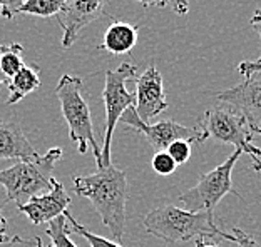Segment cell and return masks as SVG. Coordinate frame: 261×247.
<instances>
[{
	"label": "cell",
	"mask_w": 261,
	"mask_h": 247,
	"mask_svg": "<svg viewBox=\"0 0 261 247\" xmlns=\"http://www.w3.org/2000/svg\"><path fill=\"white\" fill-rule=\"evenodd\" d=\"M74 191L81 197L91 201L102 219V224L111 231L112 237L121 242L126 227L127 179L122 170L114 166L100 167L91 175H75L72 179Z\"/></svg>",
	"instance_id": "1"
},
{
	"label": "cell",
	"mask_w": 261,
	"mask_h": 247,
	"mask_svg": "<svg viewBox=\"0 0 261 247\" xmlns=\"http://www.w3.org/2000/svg\"><path fill=\"white\" fill-rule=\"evenodd\" d=\"M146 231L164 242H188L194 237H221L233 240V236L218 229L215 217L206 212H189L176 205H163L149 210L144 217Z\"/></svg>",
	"instance_id": "2"
},
{
	"label": "cell",
	"mask_w": 261,
	"mask_h": 247,
	"mask_svg": "<svg viewBox=\"0 0 261 247\" xmlns=\"http://www.w3.org/2000/svg\"><path fill=\"white\" fill-rule=\"evenodd\" d=\"M61 157L62 149L54 147L35 161H19L12 167L0 170V186L7 191V201L15 202L19 207L29 199L49 192L54 186L52 170Z\"/></svg>",
	"instance_id": "3"
},
{
	"label": "cell",
	"mask_w": 261,
	"mask_h": 247,
	"mask_svg": "<svg viewBox=\"0 0 261 247\" xmlns=\"http://www.w3.org/2000/svg\"><path fill=\"white\" fill-rule=\"evenodd\" d=\"M56 96L61 102L62 115L69 126L70 140L75 142L77 150L81 154H86L87 147H92L94 157H96L97 169L102 164V156H100V147L94 137L91 109L82 96V79L75 75L65 74L59 80L56 87Z\"/></svg>",
	"instance_id": "4"
},
{
	"label": "cell",
	"mask_w": 261,
	"mask_h": 247,
	"mask_svg": "<svg viewBox=\"0 0 261 247\" xmlns=\"http://www.w3.org/2000/svg\"><path fill=\"white\" fill-rule=\"evenodd\" d=\"M198 129L204 140L211 137L218 144L234 145V149L246 152L253 159L261 157V149L253 144V137L256 134L250 122L238 109L226 102L218 101L213 107L207 109L198 123Z\"/></svg>",
	"instance_id": "5"
},
{
	"label": "cell",
	"mask_w": 261,
	"mask_h": 247,
	"mask_svg": "<svg viewBox=\"0 0 261 247\" xmlns=\"http://www.w3.org/2000/svg\"><path fill=\"white\" fill-rule=\"evenodd\" d=\"M138 74V67L129 62L121 64L114 70L106 72V84L102 90L104 107H106V131H104V145L100 149L102 164L100 167L111 166V142L112 134L119 122L121 115L126 112V109L136 105V96L127 90V80L134 79ZM99 167V169H100Z\"/></svg>",
	"instance_id": "6"
},
{
	"label": "cell",
	"mask_w": 261,
	"mask_h": 247,
	"mask_svg": "<svg viewBox=\"0 0 261 247\" xmlns=\"http://www.w3.org/2000/svg\"><path fill=\"white\" fill-rule=\"evenodd\" d=\"M243 152L240 149H234L223 164H219L216 169L210 170L207 174H203L199 177V182L189 191L182 192L179 196V201L186 205V210L189 212H206L207 215L215 217V207L219 201L228 196L234 194L240 197V194L233 189V174L234 164L238 162Z\"/></svg>",
	"instance_id": "7"
},
{
	"label": "cell",
	"mask_w": 261,
	"mask_h": 247,
	"mask_svg": "<svg viewBox=\"0 0 261 247\" xmlns=\"http://www.w3.org/2000/svg\"><path fill=\"white\" fill-rule=\"evenodd\" d=\"M119 122L126 123L127 127L136 129L139 134L146 137L147 142L156 152H166L168 147L176 142V140H186L189 144H203L204 137L198 127L189 129L186 126H181L174 120H163L158 123H144L138 114H136L134 107L126 109V112L121 115Z\"/></svg>",
	"instance_id": "8"
},
{
	"label": "cell",
	"mask_w": 261,
	"mask_h": 247,
	"mask_svg": "<svg viewBox=\"0 0 261 247\" xmlns=\"http://www.w3.org/2000/svg\"><path fill=\"white\" fill-rule=\"evenodd\" d=\"M106 5L108 0H67L61 14L57 15V22L64 32V49H69L75 42L82 28L106 14Z\"/></svg>",
	"instance_id": "9"
},
{
	"label": "cell",
	"mask_w": 261,
	"mask_h": 247,
	"mask_svg": "<svg viewBox=\"0 0 261 247\" xmlns=\"http://www.w3.org/2000/svg\"><path fill=\"white\" fill-rule=\"evenodd\" d=\"M136 114L139 119L147 123L154 117L168 109V101H166L164 82L161 72L149 66L136 79Z\"/></svg>",
	"instance_id": "10"
},
{
	"label": "cell",
	"mask_w": 261,
	"mask_h": 247,
	"mask_svg": "<svg viewBox=\"0 0 261 247\" xmlns=\"http://www.w3.org/2000/svg\"><path fill=\"white\" fill-rule=\"evenodd\" d=\"M216 99L238 109L250 122L254 134L261 135V72L228 90L216 94Z\"/></svg>",
	"instance_id": "11"
},
{
	"label": "cell",
	"mask_w": 261,
	"mask_h": 247,
	"mask_svg": "<svg viewBox=\"0 0 261 247\" xmlns=\"http://www.w3.org/2000/svg\"><path fill=\"white\" fill-rule=\"evenodd\" d=\"M70 205V197L65 192L64 186L54 179V186L52 189L40 196H35L32 199H29L25 204L19 205V212L25 214L34 226L40 224H49L54 219H57L59 215H62L67 207Z\"/></svg>",
	"instance_id": "12"
},
{
	"label": "cell",
	"mask_w": 261,
	"mask_h": 247,
	"mask_svg": "<svg viewBox=\"0 0 261 247\" xmlns=\"http://www.w3.org/2000/svg\"><path fill=\"white\" fill-rule=\"evenodd\" d=\"M39 157L19 123L0 122V161H35Z\"/></svg>",
	"instance_id": "13"
},
{
	"label": "cell",
	"mask_w": 261,
	"mask_h": 247,
	"mask_svg": "<svg viewBox=\"0 0 261 247\" xmlns=\"http://www.w3.org/2000/svg\"><path fill=\"white\" fill-rule=\"evenodd\" d=\"M138 32L139 25H130L127 22L114 20L106 30L99 49L109 52L112 55L129 54L138 42Z\"/></svg>",
	"instance_id": "14"
},
{
	"label": "cell",
	"mask_w": 261,
	"mask_h": 247,
	"mask_svg": "<svg viewBox=\"0 0 261 247\" xmlns=\"http://www.w3.org/2000/svg\"><path fill=\"white\" fill-rule=\"evenodd\" d=\"M40 85V75H39V69L35 66H29L25 64L19 72H17L14 77L9 79L7 87H9V99L7 104H17L20 102L22 99H25V96L32 94L35 89H39Z\"/></svg>",
	"instance_id": "15"
},
{
	"label": "cell",
	"mask_w": 261,
	"mask_h": 247,
	"mask_svg": "<svg viewBox=\"0 0 261 247\" xmlns=\"http://www.w3.org/2000/svg\"><path fill=\"white\" fill-rule=\"evenodd\" d=\"M23 66V47L20 44L0 45V69L5 77L12 79Z\"/></svg>",
	"instance_id": "16"
},
{
	"label": "cell",
	"mask_w": 261,
	"mask_h": 247,
	"mask_svg": "<svg viewBox=\"0 0 261 247\" xmlns=\"http://www.w3.org/2000/svg\"><path fill=\"white\" fill-rule=\"evenodd\" d=\"M67 0H23L19 14H29L37 17H57ZM17 14V15H19Z\"/></svg>",
	"instance_id": "17"
},
{
	"label": "cell",
	"mask_w": 261,
	"mask_h": 247,
	"mask_svg": "<svg viewBox=\"0 0 261 247\" xmlns=\"http://www.w3.org/2000/svg\"><path fill=\"white\" fill-rule=\"evenodd\" d=\"M45 234L52 240V247H77L70 240V229L67 227V219L65 215H59L57 219L49 222L45 229Z\"/></svg>",
	"instance_id": "18"
},
{
	"label": "cell",
	"mask_w": 261,
	"mask_h": 247,
	"mask_svg": "<svg viewBox=\"0 0 261 247\" xmlns=\"http://www.w3.org/2000/svg\"><path fill=\"white\" fill-rule=\"evenodd\" d=\"M64 215H65V219H67L69 224H70V234H72V232L74 234H79L81 237H84L87 240L91 247H122L121 244L114 242V240L106 239V237H100V236H97V234L91 232L87 227L79 224V222L74 219V215L69 212V210H65Z\"/></svg>",
	"instance_id": "19"
},
{
	"label": "cell",
	"mask_w": 261,
	"mask_h": 247,
	"mask_svg": "<svg viewBox=\"0 0 261 247\" xmlns=\"http://www.w3.org/2000/svg\"><path fill=\"white\" fill-rule=\"evenodd\" d=\"M151 167L159 175H171L176 170V162L168 152H156L151 161Z\"/></svg>",
	"instance_id": "20"
},
{
	"label": "cell",
	"mask_w": 261,
	"mask_h": 247,
	"mask_svg": "<svg viewBox=\"0 0 261 247\" xmlns=\"http://www.w3.org/2000/svg\"><path fill=\"white\" fill-rule=\"evenodd\" d=\"M166 152L173 157L176 166H181V164H186L191 157V144L186 142V140H176L168 147Z\"/></svg>",
	"instance_id": "21"
},
{
	"label": "cell",
	"mask_w": 261,
	"mask_h": 247,
	"mask_svg": "<svg viewBox=\"0 0 261 247\" xmlns=\"http://www.w3.org/2000/svg\"><path fill=\"white\" fill-rule=\"evenodd\" d=\"M23 0H0V15L4 19H14L19 14Z\"/></svg>",
	"instance_id": "22"
},
{
	"label": "cell",
	"mask_w": 261,
	"mask_h": 247,
	"mask_svg": "<svg viewBox=\"0 0 261 247\" xmlns=\"http://www.w3.org/2000/svg\"><path fill=\"white\" fill-rule=\"evenodd\" d=\"M236 69H238V72L245 79H250V77H253V75H256V74L261 72V60H259V58H258L256 62L245 60V62L238 64V67H236Z\"/></svg>",
	"instance_id": "23"
},
{
	"label": "cell",
	"mask_w": 261,
	"mask_h": 247,
	"mask_svg": "<svg viewBox=\"0 0 261 247\" xmlns=\"http://www.w3.org/2000/svg\"><path fill=\"white\" fill-rule=\"evenodd\" d=\"M233 242H236L238 247H259V244L254 240L251 236H248L245 231H241V229H233Z\"/></svg>",
	"instance_id": "24"
},
{
	"label": "cell",
	"mask_w": 261,
	"mask_h": 247,
	"mask_svg": "<svg viewBox=\"0 0 261 247\" xmlns=\"http://www.w3.org/2000/svg\"><path fill=\"white\" fill-rule=\"evenodd\" d=\"M32 240H25L19 236H14L12 239L5 240V242H0V247H31Z\"/></svg>",
	"instance_id": "25"
},
{
	"label": "cell",
	"mask_w": 261,
	"mask_h": 247,
	"mask_svg": "<svg viewBox=\"0 0 261 247\" xmlns=\"http://www.w3.org/2000/svg\"><path fill=\"white\" fill-rule=\"evenodd\" d=\"M171 5H173V10L179 15H186L189 10V2L188 0H169Z\"/></svg>",
	"instance_id": "26"
},
{
	"label": "cell",
	"mask_w": 261,
	"mask_h": 247,
	"mask_svg": "<svg viewBox=\"0 0 261 247\" xmlns=\"http://www.w3.org/2000/svg\"><path fill=\"white\" fill-rule=\"evenodd\" d=\"M250 23H251V27L254 28V32L258 34V37H259V45H261V9L254 12L253 17H251V20H250ZM259 60H261V57H259Z\"/></svg>",
	"instance_id": "27"
},
{
	"label": "cell",
	"mask_w": 261,
	"mask_h": 247,
	"mask_svg": "<svg viewBox=\"0 0 261 247\" xmlns=\"http://www.w3.org/2000/svg\"><path fill=\"white\" fill-rule=\"evenodd\" d=\"M9 234H7V221H5V217L2 214V207H0V242H5V240H9Z\"/></svg>",
	"instance_id": "28"
},
{
	"label": "cell",
	"mask_w": 261,
	"mask_h": 247,
	"mask_svg": "<svg viewBox=\"0 0 261 247\" xmlns=\"http://www.w3.org/2000/svg\"><path fill=\"white\" fill-rule=\"evenodd\" d=\"M136 2L142 4L144 7H149V5H152V7H166L169 4V0H136Z\"/></svg>",
	"instance_id": "29"
},
{
	"label": "cell",
	"mask_w": 261,
	"mask_h": 247,
	"mask_svg": "<svg viewBox=\"0 0 261 247\" xmlns=\"http://www.w3.org/2000/svg\"><path fill=\"white\" fill-rule=\"evenodd\" d=\"M196 247H221V245H218V244H210V242H206V240L203 237H198L196 239V242H194Z\"/></svg>",
	"instance_id": "30"
},
{
	"label": "cell",
	"mask_w": 261,
	"mask_h": 247,
	"mask_svg": "<svg viewBox=\"0 0 261 247\" xmlns=\"http://www.w3.org/2000/svg\"><path fill=\"white\" fill-rule=\"evenodd\" d=\"M253 169L256 170V172H261V161H258V159H253Z\"/></svg>",
	"instance_id": "31"
},
{
	"label": "cell",
	"mask_w": 261,
	"mask_h": 247,
	"mask_svg": "<svg viewBox=\"0 0 261 247\" xmlns=\"http://www.w3.org/2000/svg\"><path fill=\"white\" fill-rule=\"evenodd\" d=\"M31 247H45L44 244H42V240H40V237H35L34 240H32V245Z\"/></svg>",
	"instance_id": "32"
},
{
	"label": "cell",
	"mask_w": 261,
	"mask_h": 247,
	"mask_svg": "<svg viewBox=\"0 0 261 247\" xmlns=\"http://www.w3.org/2000/svg\"><path fill=\"white\" fill-rule=\"evenodd\" d=\"M7 82H9V79L5 77V75L2 74V69H0V87L5 85V84H7Z\"/></svg>",
	"instance_id": "33"
}]
</instances>
